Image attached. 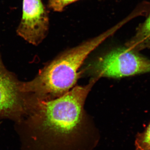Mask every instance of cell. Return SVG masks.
<instances>
[{
    "mask_svg": "<svg viewBox=\"0 0 150 150\" xmlns=\"http://www.w3.org/2000/svg\"><path fill=\"white\" fill-rule=\"evenodd\" d=\"M98 80L92 78L54 99L31 95L26 116L16 124L23 150H91L97 137L84 107Z\"/></svg>",
    "mask_w": 150,
    "mask_h": 150,
    "instance_id": "cell-1",
    "label": "cell"
},
{
    "mask_svg": "<svg viewBox=\"0 0 150 150\" xmlns=\"http://www.w3.org/2000/svg\"><path fill=\"white\" fill-rule=\"evenodd\" d=\"M121 27H112L102 34L65 51L47 64L32 80L23 82V90L38 98L53 99L74 87L81 67L90 54Z\"/></svg>",
    "mask_w": 150,
    "mask_h": 150,
    "instance_id": "cell-2",
    "label": "cell"
},
{
    "mask_svg": "<svg viewBox=\"0 0 150 150\" xmlns=\"http://www.w3.org/2000/svg\"><path fill=\"white\" fill-rule=\"evenodd\" d=\"M92 78H120L150 72V60L126 46L107 52L86 67Z\"/></svg>",
    "mask_w": 150,
    "mask_h": 150,
    "instance_id": "cell-3",
    "label": "cell"
},
{
    "mask_svg": "<svg viewBox=\"0 0 150 150\" xmlns=\"http://www.w3.org/2000/svg\"><path fill=\"white\" fill-rule=\"evenodd\" d=\"M21 81L8 71L0 55V119L19 123L27 114L30 95L24 92Z\"/></svg>",
    "mask_w": 150,
    "mask_h": 150,
    "instance_id": "cell-4",
    "label": "cell"
},
{
    "mask_svg": "<svg viewBox=\"0 0 150 150\" xmlns=\"http://www.w3.org/2000/svg\"><path fill=\"white\" fill-rule=\"evenodd\" d=\"M49 28L48 13L41 0H23L22 16L17 33L28 43L37 46Z\"/></svg>",
    "mask_w": 150,
    "mask_h": 150,
    "instance_id": "cell-5",
    "label": "cell"
},
{
    "mask_svg": "<svg viewBox=\"0 0 150 150\" xmlns=\"http://www.w3.org/2000/svg\"><path fill=\"white\" fill-rule=\"evenodd\" d=\"M126 46L137 51L150 48V14L137 28L136 34L127 43Z\"/></svg>",
    "mask_w": 150,
    "mask_h": 150,
    "instance_id": "cell-6",
    "label": "cell"
},
{
    "mask_svg": "<svg viewBox=\"0 0 150 150\" xmlns=\"http://www.w3.org/2000/svg\"><path fill=\"white\" fill-rule=\"evenodd\" d=\"M135 150H150V123L144 132L137 134Z\"/></svg>",
    "mask_w": 150,
    "mask_h": 150,
    "instance_id": "cell-7",
    "label": "cell"
},
{
    "mask_svg": "<svg viewBox=\"0 0 150 150\" xmlns=\"http://www.w3.org/2000/svg\"><path fill=\"white\" fill-rule=\"evenodd\" d=\"M79 0H48V7L56 12H62L68 5Z\"/></svg>",
    "mask_w": 150,
    "mask_h": 150,
    "instance_id": "cell-8",
    "label": "cell"
},
{
    "mask_svg": "<svg viewBox=\"0 0 150 150\" xmlns=\"http://www.w3.org/2000/svg\"><path fill=\"white\" fill-rule=\"evenodd\" d=\"M1 123H2L1 122H0V125H1Z\"/></svg>",
    "mask_w": 150,
    "mask_h": 150,
    "instance_id": "cell-9",
    "label": "cell"
}]
</instances>
